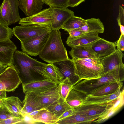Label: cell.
<instances>
[{
  "instance_id": "1",
  "label": "cell",
  "mask_w": 124,
  "mask_h": 124,
  "mask_svg": "<svg viewBox=\"0 0 124 124\" xmlns=\"http://www.w3.org/2000/svg\"><path fill=\"white\" fill-rule=\"evenodd\" d=\"M46 64L31 58L24 52L16 50L10 66L17 71L21 79H23L22 84L44 79L39 72Z\"/></svg>"
},
{
  "instance_id": "2",
  "label": "cell",
  "mask_w": 124,
  "mask_h": 124,
  "mask_svg": "<svg viewBox=\"0 0 124 124\" xmlns=\"http://www.w3.org/2000/svg\"><path fill=\"white\" fill-rule=\"evenodd\" d=\"M38 55L41 59L49 63L69 59L59 30H52L50 32L48 39Z\"/></svg>"
},
{
  "instance_id": "3",
  "label": "cell",
  "mask_w": 124,
  "mask_h": 124,
  "mask_svg": "<svg viewBox=\"0 0 124 124\" xmlns=\"http://www.w3.org/2000/svg\"><path fill=\"white\" fill-rule=\"evenodd\" d=\"M124 65L106 73L98 78L78 80L73 84L71 89L82 92L87 95L104 84L111 82L123 81L124 79Z\"/></svg>"
},
{
  "instance_id": "4",
  "label": "cell",
  "mask_w": 124,
  "mask_h": 124,
  "mask_svg": "<svg viewBox=\"0 0 124 124\" xmlns=\"http://www.w3.org/2000/svg\"><path fill=\"white\" fill-rule=\"evenodd\" d=\"M21 19L18 0H3L0 6V23L8 26Z\"/></svg>"
},
{
  "instance_id": "5",
  "label": "cell",
  "mask_w": 124,
  "mask_h": 124,
  "mask_svg": "<svg viewBox=\"0 0 124 124\" xmlns=\"http://www.w3.org/2000/svg\"><path fill=\"white\" fill-rule=\"evenodd\" d=\"M72 59L75 63V74L78 77L79 80L96 78L100 77L103 73V67L82 59Z\"/></svg>"
},
{
  "instance_id": "6",
  "label": "cell",
  "mask_w": 124,
  "mask_h": 124,
  "mask_svg": "<svg viewBox=\"0 0 124 124\" xmlns=\"http://www.w3.org/2000/svg\"><path fill=\"white\" fill-rule=\"evenodd\" d=\"M50 27L36 25H23L13 28L14 34L20 41L51 32Z\"/></svg>"
},
{
  "instance_id": "7",
  "label": "cell",
  "mask_w": 124,
  "mask_h": 124,
  "mask_svg": "<svg viewBox=\"0 0 124 124\" xmlns=\"http://www.w3.org/2000/svg\"><path fill=\"white\" fill-rule=\"evenodd\" d=\"M22 83L19 74L11 66H8L0 74V90L13 92Z\"/></svg>"
},
{
  "instance_id": "8",
  "label": "cell",
  "mask_w": 124,
  "mask_h": 124,
  "mask_svg": "<svg viewBox=\"0 0 124 124\" xmlns=\"http://www.w3.org/2000/svg\"><path fill=\"white\" fill-rule=\"evenodd\" d=\"M50 32L20 41L22 50L31 56L38 55L46 43Z\"/></svg>"
},
{
  "instance_id": "9",
  "label": "cell",
  "mask_w": 124,
  "mask_h": 124,
  "mask_svg": "<svg viewBox=\"0 0 124 124\" xmlns=\"http://www.w3.org/2000/svg\"><path fill=\"white\" fill-rule=\"evenodd\" d=\"M117 98L107 103L81 105L73 109L74 111L88 116L97 117L99 118L112 108Z\"/></svg>"
},
{
  "instance_id": "10",
  "label": "cell",
  "mask_w": 124,
  "mask_h": 124,
  "mask_svg": "<svg viewBox=\"0 0 124 124\" xmlns=\"http://www.w3.org/2000/svg\"><path fill=\"white\" fill-rule=\"evenodd\" d=\"M52 19L49 8L41 11L31 16L21 18L19 24L21 25H36L51 28Z\"/></svg>"
},
{
  "instance_id": "11",
  "label": "cell",
  "mask_w": 124,
  "mask_h": 124,
  "mask_svg": "<svg viewBox=\"0 0 124 124\" xmlns=\"http://www.w3.org/2000/svg\"><path fill=\"white\" fill-rule=\"evenodd\" d=\"M52 19V30H59L70 17L74 15V12L66 8L49 7Z\"/></svg>"
},
{
  "instance_id": "12",
  "label": "cell",
  "mask_w": 124,
  "mask_h": 124,
  "mask_svg": "<svg viewBox=\"0 0 124 124\" xmlns=\"http://www.w3.org/2000/svg\"><path fill=\"white\" fill-rule=\"evenodd\" d=\"M59 83L47 79L34 80L22 84L23 92L39 93L50 90L56 86Z\"/></svg>"
},
{
  "instance_id": "13",
  "label": "cell",
  "mask_w": 124,
  "mask_h": 124,
  "mask_svg": "<svg viewBox=\"0 0 124 124\" xmlns=\"http://www.w3.org/2000/svg\"><path fill=\"white\" fill-rule=\"evenodd\" d=\"M91 46L97 57L101 59L115 51L116 42L114 43L110 42L100 38L93 43Z\"/></svg>"
},
{
  "instance_id": "14",
  "label": "cell",
  "mask_w": 124,
  "mask_h": 124,
  "mask_svg": "<svg viewBox=\"0 0 124 124\" xmlns=\"http://www.w3.org/2000/svg\"><path fill=\"white\" fill-rule=\"evenodd\" d=\"M124 54L117 49L110 55L101 59L104 70L103 74L124 65L122 59Z\"/></svg>"
},
{
  "instance_id": "15",
  "label": "cell",
  "mask_w": 124,
  "mask_h": 124,
  "mask_svg": "<svg viewBox=\"0 0 124 124\" xmlns=\"http://www.w3.org/2000/svg\"><path fill=\"white\" fill-rule=\"evenodd\" d=\"M17 47L10 39L0 41V62L9 66L11 65Z\"/></svg>"
},
{
  "instance_id": "16",
  "label": "cell",
  "mask_w": 124,
  "mask_h": 124,
  "mask_svg": "<svg viewBox=\"0 0 124 124\" xmlns=\"http://www.w3.org/2000/svg\"><path fill=\"white\" fill-rule=\"evenodd\" d=\"M53 63L58 68L64 79L69 78L73 85L79 80L78 77L75 74V65L72 59H69Z\"/></svg>"
},
{
  "instance_id": "17",
  "label": "cell",
  "mask_w": 124,
  "mask_h": 124,
  "mask_svg": "<svg viewBox=\"0 0 124 124\" xmlns=\"http://www.w3.org/2000/svg\"><path fill=\"white\" fill-rule=\"evenodd\" d=\"M98 34L99 33L96 32H89L77 37L71 38L69 36L66 43L71 47L76 46L92 45L100 38Z\"/></svg>"
},
{
  "instance_id": "18",
  "label": "cell",
  "mask_w": 124,
  "mask_h": 124,
  "mask_svg": "<svg viewBox=\"0 0 124 124\" xmlns=\"http://www.w3.org/2000/svg\"><path fill=\"white\" fill-rule=\"evenodd\" d=\"M60 87L59 84L50 90L38 94L40 109L47 108L61 98Z\"/></svg>"
},
{
  "instance_id": "19",
  "label": "cell",
  "mask_w": 124,
  "mask_h": 124,
  "mask_svg": "<svg viewBox=\"0 0 124 124\" xmlns=\"http://www.w3.org/2000/svg\"><path fill=\"white\" fill-rule=\"evenodd\" d=\"M44 4L41 0H18L19 8L27 17L40 11Z\"/></svg>"
},
{
  "instance_id": "20",
  "label": "cell",
  "mask_w": 124,
  "mask_h": 124,
  "mask_svg": "<svg viewBox=\"0 0 124 124\" xmlns=\"http://www.w3.org/2000/svg\"><path fill=\"white\" fill-rule=\"evenodd\" d=\"M5 108L14 116L23 117L21 112L23 102L17 97L11 96L2 99Z\"/></svg>"
},
{
  "instance_id": "21",
  "label": "cell",
  "mask_w": 124,
  "mask_h": 124,
  "mask_svg": "<svg viewBox=\"0 0 124 124\" xmlns=\"http://www.w3.org/2000/svg\"><path fill=\"white\" fill-rule=\"evenodd\" d=\"M92 45L76 46L71 47L69 52L72 59H82L98 58L92 48Z\"/></svg>"
},
{
  "instance_id": "22",
  "label": "cell",
  "mask_w": 124,
  "mask_h": 124,
  "mask_svg": "<svg viewBox=\"0 0 124 124\" xmlns=\"http://www.w3.org/2000/svg\"><path fill=\"white\" fill-rule=\"evenodd\" d=\"M98 118L74 112L71 115L58 121L56 124H91Z\"/></svg>"
},
{
  "instance_id": "23",
  "label": "cell",
  "mask_w": 124,
  "mask_h": 124,
  "mask_svg": "<svg viewBox=\"0 0 124 124\" xmlns=\"http://www.w3.org/2000/svg\"><path fill=\"white\" fill-rule=\"evenodd\" d=\"M37 93L32 92L26 93L23 101L21 110L23 114H29L40 109L38 101Z\"/></svg>"
},
{
  "instance_id": "24",
  "label": "cell",
  "mask_w": 124,
  "mask_h": 124,
  "mask_svg": "<svg viewBox=\"0 0 124 124\" xmlns=\"http://www.w3.org/2000/svg\"><path fill=\"white\" fill-rule=\"evenodd\" d=\"M44 79L60 83L64 77L58 68L53 63L46 64L44 71L41 74Z\"/></svg>"
},
{
  "instance_id": "25",
  "label": "cell",
  "mask_w": 124,
  "mask_h": 124,
  "mask_svg": "<svg viewBox=\"0 0 124 124\" xmlns=\"http://www.w3.org/2000/svg\"><path fill=\"white\" fill-rule=\"evenodd\" d=\"M121 89L115 93L111 94L95 96L91 95H87L82 105L94 104L108 103L117 98L120 95Z\"/></svg>"
},
{
  "instance_id": "26",
  "label": "cell",
  "mask_w": 124,
  "mask_h": 124,
  "mask_svg": "<svg viewBox=\"0 0 124 124\" xmlns=\"http://www.w3.org/2000/svg\"><path fill=\"white\" fill-rule=\"evenodd\" d=\"M123 85V82L121 81L107 83L98 88L90 95L97 96L113 94L121 89Z\"/></svg>"
},
{
  "instance_id": "27",
  "label": "cell",
  "mask_w": 124,
  "mask_h": 124,
  "mask_svg": "<svg viewBox=\"0 0 124 124\" xmlns=\"http://www.w3.org/2000/svg\"><path fill=\"white\" fill-rule=\"evenodd\" d=\"M87 96L85 93L82 92L71 89L66 98L65 102L70 108L75 109L82 105Z\"/></svg>"
},
{
  "instance_id": "28",
  "label": "cell",
  "mask_w": 124,
  "mask_h": 124,
  "mask_svg": "<svg viewBox=\"0 0 124 124\" xmlns=\"http://www.w3.org/2000/svg\"><path fill=\"white\" fill-rule=\"evenodd\" d=\"M86 24L82 27L76 29L86 32H96L103 33L104 28L103 23L99 18H92L86 19Z\"/></svg>"
},
{
  "instance_id": "29",
  "label": "cell",
  "mask_w": 124,
  "mask_h": 124,
  "mask_svg": "<svg viewBox=\"0 0 124 124\" xmlns=\"http://www.w3.org/2000/svg\"><path fill=\"white\" fill-rule=\"evenodd\" d=\"M36 123L46 124H56L57 121L46 108H41L35 115L31 116Z\"/></svg>"
},
{
  "instance_id": "30",
  "label": "cell",
  "mask_w": 124,
  "mask_h": 124,
  "mask_svg": "<svg viewBox=\"0 0 124 124\" xmlns=\"http://www.w3.org/2000/svg\"><path fill=\"white\" fill-rule=\"evenodd\" d=\"M46 108L52 113L57 122L59 117L65 111L71 108L61 98Z\"/></svg>"
},
{
  "instance_id": "31",
  "label": "cell",
  "mask_w": 124,
  "mask_h": 124,
  "mask_svg": "<svg viewBox=\"0 0 124 124\" xmlns=\"http://www.w3.org/2000/svg\"><path fill=\"white\" fill-rule=\"evenodd\" d=\"M86 24V19L74 15L67 20L61 29L66 31L68 30L78 29Z\"/></svg>"
},
{
  "instance_id": "32",
  "label": "cell",
  "mask_w": 124,
  "mask_h": 124,
  "mask_svg": "<svg viewBox=\"0 0 124 124\" xmlns=\"http://www.w3.org/2000/svg\"><path fill=\"white\" fill-rule=\"evenodd\" d=\"M59 84L61 98L65 102L73 85L68 78L63 79Z\"/></svg>"
},
{
  "instance_id": "33",
  "label": "cell",
  "mask_w": 124,
  "mask_h": 124,
  "mask_svg": "<svg viewBox=\"0 0 124 124\" xmlns=\"http://www.w3.org/2000/svg\"><path fill=\"white\" fill-rule=\"evenodd\" d=\"M13 35V29L0 23V41L10 39Z\"/></svg>"
},
{
  "instance_id": "34",
  "label": "cell",
  "mask_w": 124,
  "mask_h": 124,
  "mask_svg": "<svg viewBox=\"0 0 124 124\" xmlns=\"http://www.w3.org/2000/svg\"><path fill=\"white\" fill-rule=\"evenodd\" d=\"M69 0H47L45 3L50 7L66 8Z\"/></svg>"
},
{
  "instance_id": "35",
  "label": "cell",
  "mask_w": 124,
  "mask_h": 124,
  "mask_svg": "<svg viewBox=\"0 0 124 124\" xmlns=\"http://www.w3.org/2000/svg\"><path fill=\"white\" fill-rule=\"evenodd\" d=\"M116 20L120 27L121 34L124 35V9L121 5L119 6V14Z\"/></svg>"
},
{
  "instance_id": "36",
  "label": "cell",
  "mask_w": 124,
  "mask_h": 124,
  "mask_svg": "<svg viewBox=\"0 0 124 124\" xmlns=\"http://www.w3.org/2000/svg\"><path fill=\"white\" fill-rule=\"evenodd\" d=\"M24 117L14 116L0 122V124H13L23 123Z\"/></svg>"
},
{
  "instance_id": "37",
  "label": "cell",
  "mask_w": 124,
  "mask_h": 124,
  "mask_svg": "<svg viewBox=\"0 0 124 124\" xmlns=\"http://www.w3.org/2000/svg\"><path fill=\"white\" fill-rule=\"evenodd\" d=\"M14 116L6 109L0 108V122Z\"/></svg>"
},
{
  "instance_id": "38",
  "label": "cell",
  "mask_w": 124,
  "mask_h": 124,
  "mask_svg": "<svg viewBox=\"0 0 124 124\" xmlns=\"http://www.w3.org/2000/svg\"><path fill=\"white\" fill-rule=\"evenodd\" d=\"M69 34V37H76L82 35L87 33L84 31L77 29H73L66 31Z\"/></svg>"
},
{
  "instance_id": "39",
  "label": "cell",
  "mask_w": 124,
  "mask_h": 124,
  "mask_svg": "<svg viewBox=\"0 0 124 124\" xmlns=\"http://www.w3.org/2000/svg\"><path fill=\"white\" fill-rule=\"evenodd\" d=\"M117 49L119 51L123 52L124 50V35L121 34L116 42Z\"/></svg>"
},
{
  "instance_id": "40",
  "label": "cell",
  "mask_w": 124,
  "mask_h": 124,
  "mask_svg": "<svg viewBox=\"0 0 124 124\" xmlns=\"http://www.w3.org/2000/svg\"><path fill=\"white\" fill-rule=\"evenodd\" d=\"M82 60L90 62L97 66L103 67L101 64V60L99 58H90L83 59Z\"/></svg>"
},
{
  "instance_id": "41",
  "label": "cell",
  "mask_w": 124,
  "mask_h": 124,
  "mask_svg": "<svg viewBox=\"0 0 124 124\" xmlns=\"http://www.w3.org/2000/svg\"><path fill=\"white\" fill-rule=\"evenodd\" d=\"M23 115V123L34 124L37 123L28 114H25Z\"/></svg>"
},
{
  "instance_id": "42",
  "label": "cell",
  "mask_w": 124,
  "mask_h": 124,
  "mask_svg": "<svg viewBox=\"0 0 124 124\" xmlns=\"http://www.w3.org/2000/svg\"><path fill=\"white\" fill-rule=\"evenodd\" d=\"M74 112L73 109L70 108L67 110L59 117L58 121L71 115Z\"/></svg>"
},
{
  "instance_id": "43",
  "label": "cell",
  "mask_w": 124,
  "mask_h": 124,
  "mask_svg": "<svg viewBox=\"0 0 124 124\" xmlns=\"http://www.w3.org/2000/svg\"><path fill=\"white\" fill-rule=\"evenodd\" d=\"M85 0H69L68 4V7H76Z\"/></svg>"
},
{
  "instance_id": "44",
  "label": "cell",
  "mask_w": 124,
  "mask_h": 124,
  "mask_svg": "<svg viewBox=\"0 0 124 124\" xmlns=\"http://www.w3.org/2000/svg\"><path fill=\"white\" fill-rule=\"evenodd\" d=\"M6 97V91L4 90H0V99H2Z\"/></svg>"
},
{
  "instance_id": "45",
  "label": "cell",
  "mask_w": 124,
  "mask_h": 124,
  "mask_svg": "<svg viewBox=\"0 0 124 124\" xmlns=\"http://www.w3.org/2000/svg\"><path fill=\"white\" fill-rule=\"evenodd\" d=\"M0 108H5L2 99H0Z\"/></svg>"
},
{
  "instance_id": "46",
  "label": "cell",
  "mask_w": 124,
  "mask_h": 124,
  "mask_svg": "<svg viewBox=\"0 0 124 124\" xmlns=\"http://www.w3.org/2000/svg\"><path fill=\"white\" fill-rule=\"evenodd\" d=\"M7 67V66L0 67V74L4 71Z\"/></svg>"
},
{
  "instance_id": "47",
  "label": "cell",
  "mask_w": 124,
  "mask_h": 124,
  "mask_svg": "<svg viewBox=\"0 0 124 124\" xmlns=\"http://www.w3.org/2000/svg\"><path fill=\"white\" fill-rule=\"evenodd\" d=\"M5 66H7L5 65L2 63L0 62V67H2ZM8 67V66H7Z\"/></svg>"
},
{
  "instance_id": "48",
  "label": "cell",
  "mask_w": 124,
  "mask_h": 124,
  "mask_svg": "<svg viewBox=\"0 0 124 124\" xmlns=\"http://www.w3.org/2000/svg\"><path fill=\"white\" fill-rule=\"evenodd\" d=\"M44 3H45L47 0H41Z\"/></svg>"
}]
</instances>
